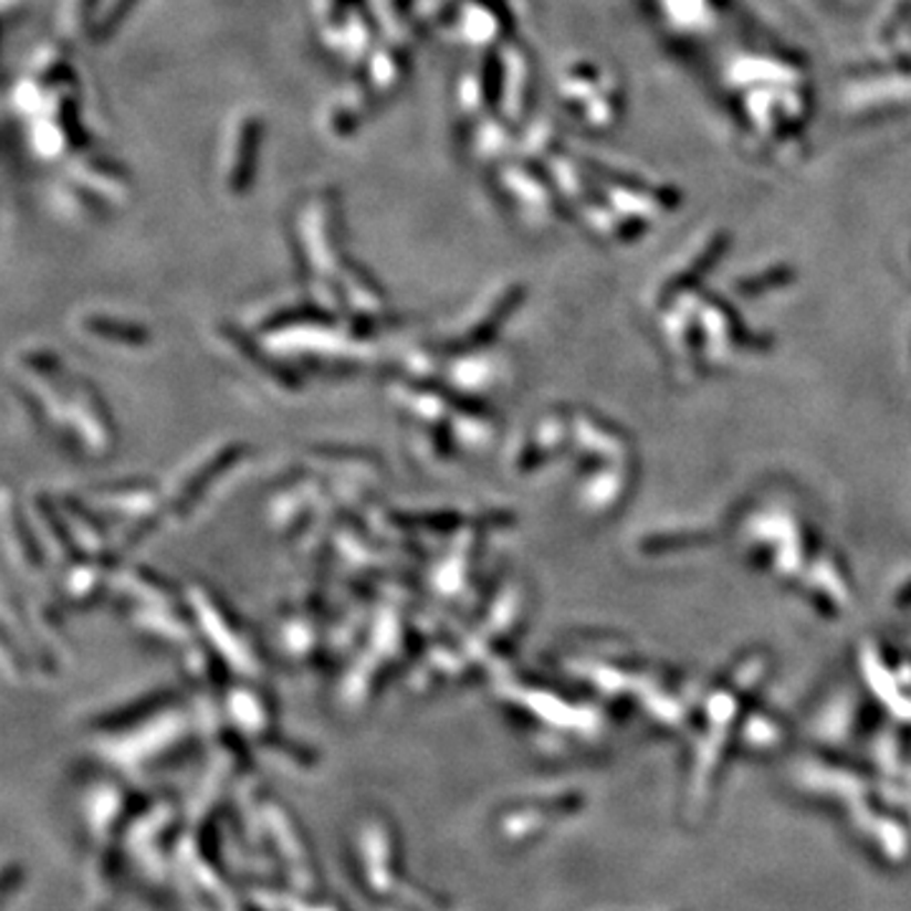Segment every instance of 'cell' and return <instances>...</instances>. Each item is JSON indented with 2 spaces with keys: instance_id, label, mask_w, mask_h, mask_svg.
I'll list each match as a JSON object with an SVG mask.
<instances>
[{
  "instance_id": "obj_1",
  "label": "cell",
  "mask_w": 911,
  "mask_h": 911,
  "mask_svg": "<svg viewBox=\"0 0 911 911\" xmlns=\"http://www.w3.org/2000/svg\"><path fill=\"white\" fill-rule=\"evenodd\" d=\"M259 137H261V119L259 117H247L235 122L233 133H231V150H228V168H226V182L233 190H243L249 186L253 165H256L259 155Z\"/></svg>"
},
{
  "instance_id": "obj_2",
  "label": "cell",
  "mask_w": 911,
  "mask_h": 911,
  "mask_svg": "<svg viewBox=\"0 0 911 911\" xmlns=\"http://www.w3.org/2000/svg\"><path fill=\"white\" fill-rule=\"evenodd\" d=\"M385 59H388V64H383L375 56V61H370V74H373V84L380 86V90H392V86L400 84L402 74H406V66H402V54L398 51H385Z\"/></svg>"
}]
</instances>
